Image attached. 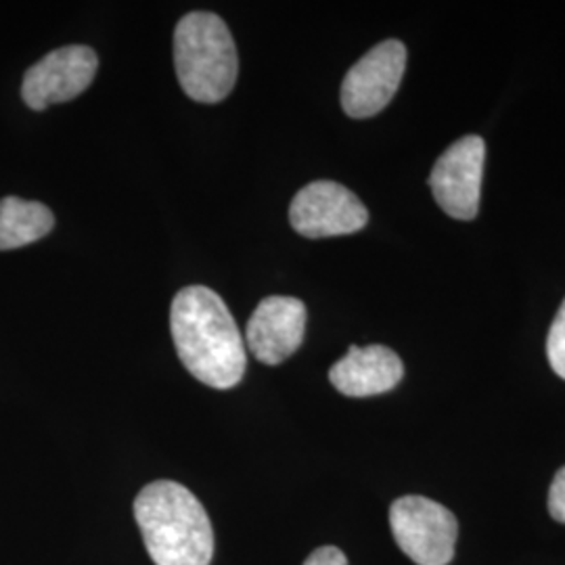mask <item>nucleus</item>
Returning <instances> with one entry per match:
<instances>
[{
  "instance_id": "9d476101",
  "label": "nucleus",
  "mask_w": 565,
  "mask_h": 565,
  "mask_svg": "<svg viewBox=\"0 0 565 565\" xmlns=\"http://www.w3.org/2000/svg\"><path fill=\"white\" fill-rule=\"evenodd\" d=\"M401 356L385 345H352L348 354L331 366L329 382L350 398L380 396L403 382Z\"/></svg>"
},
{
  "instance_id": "7ed1b4c3",
  "label": "nucleus",
  "mask_w": 565,
  "mask_h": 565,
  "mask_svg": "<svg viewBox=\"0 0 565 565\" xmlns=\"http://www.w3.org/2000/svg\"><path fill=\"white\" fill-rule=\"evenodd\" d=\"M174 67L182 90L198 103H221L237 82L235 41L216 13L195 11L174 30Z\"/></svg>"
},
{
  "instance_id": "f257e3e1",
  "label": "nucleus",
  "mask_w": 565,
  "mask_h": 565,
  "mask_svg": "<svg viewBox=\"0 0 565 565\" xmlns=\"http://www.w3.org/2000/svg\"><path fill=\"white\" fill-rule=\"evenodd\" d=\"M174 348L186 371L214 390L239 384L247 366L242 331L223 298L202 285L181 289L170 310Z\"/></svg>"
},
{
  "instance_id": "6e6552de",
  "label": "nucleus",
  "mask_w": 565,
  "mask_h": 565,
  "mask_svg": "<svg viewBox=\"0 0 565 565\" xmlns=\"http://www.w3.org/2000/svg\"><path fill=\"white\" fill-rule=\"evenodd\" d=\"M97 67L99 60L90 46H63L25 72L21 97L34 111H42L55 103L72 102L93 84Z\"/></svg>"
},
{
  "instance_id": "423d86ee",
  "label": "nucleus",
  "mask_w": 565,
  "mask_h": 565,
  "mask_svg": "<svg viewBox=\"0 0 565 565\" xmlns=\"http://www.w3.org/2000/svg\"><path fill=\"white\" fill-rule=\"evenodd\" d=\"M484 158V139L469 135L452 142L434 166L429 186L450 218L473 221L478 216Z\"/></svg>"
},
{
  "instance_id": "1a4fd4ad",
  "label": "nucleus",
  "mask_w": 565,
  "mask_h": 565,
  "mask_svg": "<svg viewBox=\"0 0 565 565\" xmlns=\"http://www.w3.org/2000/svg\"><path fill=\"white\" fill-rule=\"evenodd\" d=\"M306 319L302 300L289 296L264 298L245 331L249 352L270 366L285 363L302 345Z\"/></svg>"
},
{
  "instance_id": "9b49d317",
  "label": "nucleus",
  "mask_w": 565,
  "mask_h": 565,
  "mask_svg": "<svg viewBox=\"0 0 565 565\" xmlns=\"http://www.w3.org/2000/svg\"><path fill=\"white\" fill-rule=\"evenodd\" d=\"M55 226L53 212L39 202L21 198L0 200V252L18 249L46 237Z\"/></svg>"
},
{
  "instance_id": "0eeeda50",
  "label": "nucleus",
  "mask_w": 565,
  "mask_h": 565,
  "mask_svg": "<svg viewBox=\"0 0 565 565\" xmlns=\"http://www.w3.org/2000/svg\"><path fill=\"white\" fill-rule=\"evenodd\" d=\"M404 70L406 46L403 42L384 41L373 46L343 78V111L356 120L377 116L394 99Z\"/></svg>"
},
{
  "instance_id": "20e7f679",
  "label": "nucleus",
  "mask_w": 565,
  "mask_h": 565,
  "mask_svg": "<svg viewBox=\"0 0 565 565\" xmlns=\"http://www.w3.org/2000/svg\"><path fill=\"white\" fill-rule=\"evenodd\" d=\"M390 527L404 555L417 565H448L455 557L459 524L450 509L425 499L403 497L390 507Z\"/></svg>"
},
{
  "instance_id": "4468645a",
  "label": "nucleus",
  "mask_w": 565,
  "mask_h": 565,
  "mask_svg": "<svg viewBox=\"0 0 565 565\" xmlns=\"http://www.w3.org/2000/svg\"><path fill=\"white\" fill-rule=\"evenodd\" d=\"M303 565H348V559L338 546H321L303 562Z\"/></svg>"
},
{
  "instance_id": "ddd939ff",
  "label": "nucleus",
  "mask_w": 565,
  "mask_h": 565,
  "mask_svg": "<svg viewBox=\"0 0 565 565\" xmlns=\"http://www.w3.org/2000/svg\"><path fill=\"white\" fill-rule=\"evenodd\" d=\"M548 513L555 522H562L565 524V467H562L555 478H553V484L548 490Z\"/></svg>"
},
{
  "instance_id": "39448f33",
  "label": "nucleus",
  "mask_w": 565,
  "mask_h": 565,
  "mask_svg": "<svg viewBox=\"0 0 565 565\" xmlns=\"http://www.w3.org/2000/svg\"><path fill=\"white\" fill-rule=\"evenodd\" d=\"M289 221L308 239L352 235L369 223L364 203L340 182L315 181L294 198Z\"/></svg>"
},
{
  "instance_id": "f03ea898",
  "label": "nucleus",
  "mask_w": 565,
  "mask_h": 565,
  "mask_svg": "<svg viewBox=\"0 0 565 565\" xmlns=\"http://www.w3.org/2000/svg\"><path fill=\"white\" fill-rule=\"evenodd\" d=\"M135 518L156 565H210L214 530L200 499L182 484L160 480L145 486Z\"/></svg>"
},
{
  "instance_id": "f8f14e48",
  "label": "nucleus",
  "mask_w": 565,
  "mask_h": 565,
  "mask_svg": "<svg viewBox=\"0 0 565 565\" xmlns=\"http://www.w3.org/2000/svg\"><path fill=\"white\" fill-rule=\"evenodd\" d=\"M546 356L548 363L553 366V371L565 380V300L555 317V321L548 329V338H546Z\"/></svg>"
}]
</instances>
